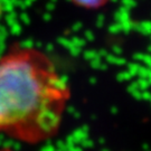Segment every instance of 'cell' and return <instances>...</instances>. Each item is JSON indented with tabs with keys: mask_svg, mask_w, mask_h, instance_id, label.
Masks as SVG:
<instances>
[{
	"mask_svg": "<svg viewBox=\"0 0 151 151\" xmlns=\"http://www.w3.org/2000/svg\"><path fill=\"white\" fill-rule=\"evenodd\" d=\"M70 96L68 83L46 54L25 47L0 56V133L27 145L52 139Z\"/></svg>",
	"mask_w": 151,
	"mask_h": 151,
	"instance_id": "6da1fadb",
	"label": "cell"
},
{
	"mask_svg": "<svg viewBox=\"0 0 151 151\" xmlns=\"http://www.w3.org/2000/svg\"><path fill=\"white\" fill-rule=\"evenodd\" d=\"M74 1L84 7H99L103 5L106 0H74Z\"/></svg>",
	"mask_w": 151,
	"mask_h": 151,
	"instance_id": "7a4b0ae2",
	"label": "cell"
}]
</instances>
